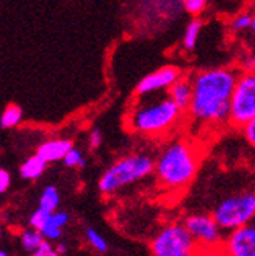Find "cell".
<instances>
[{"mask_svg":"<svg viewBox=\"0 0 255 256\" xmlns=\"http://www.w3.org/2000/svg\"><path fill=\"white\" fill-rule=\"evenodd\" d=\"M207 0H183V6L191 14H199V12L205 8Z\"/></svg>","mask_w":255,"mask_h":256,"instance_id":"obj_25","label":"cell"},{"mask_svg":"<svg viewBox=\"0 0 255 256\" xmlns=\"http://www.w3.org/2000/svg\"><path fill=\"white\" fill-rule=\"evenodd\" d=\"M10 186H11V175L5 169H0V194L7 192Z\"/></svg>","mask_w":255,"mask_h":256,"instance_id":"obj_27","label":"cell"},{"mask_svg":"<svg viewBox=\"0 0 255 256\" xmlns=\"http://www.w3.org/2000/svg\"><path fill=\"white\" fill-rule=\"evenodd\" d=\"M243 126H244V136L247 139V142L253 146L255 144V119L250 120V122H247Z\"/></svg>","mask_w":255,"mask_h":256,"instance_id":"obj_28","label":"cell"},{"mask_svg":"<svg viewBox=\"0 0 255 256\" xmlns=\"http://www.w3.org/2000/svg\"><path fill=\"white\" fill-rule=\"evenodd\" d=\"M255 216V194L253 190H244L239 194L222 198L214 206L211 217L222 232H232L235 228L247 225Z\"/></svg>","mask_w":255,"mask_h":256,"instance_id":"obj_5","label":"cell"},{"mask_svg":"<svg viewBox=\"0 0 255 256\" xmlns=\"http://www.w3.org/2000/svg\"><path fill=\"white\" fill-rule=\"evenodd\" d=\"M19 240H21V246L25 252H29V253H33L38 247H40L43 244V234L38 232V230L35 228H25L19 234Z\"/></svg>","mask_w":255,"mask_h":256,"instance_id":"obj_14","label":"cell"},{"mask_svg":"<svg viewBox=\"0 0 255 256\" xmlns=\"http://www.w3.org/2000/svg\"><path fill=\"white\" fill-rule=\"evenodd\" d=\"M102 142H104L102 132L99 130V128H94V130L89 133V147H91L93 150H96V148H99L102 146Z\"/></svg>","mask_w":255,"mask_h":256,"instance_id":"obj_26","label":"cell"},{"mask_svg":"<svg viewBox=\"0 0 255 256\" xmlns=\"http://www.w3.org/2000/svg\"><path fill=\"white\" fill-rule=\"evenodd\" d=\"M232 28L236 32H243V30H252L255 28V19L250 14H241L233 19L232 22Z\"/></svg>","mask_w":255,"mask_h":256,"instance_id":"obj_20","label":"cell"},{"mask_svg":"<svg viewBox=\"0 0 255 256\" xmlns=\"http://www.w3.org/2000/svg\"><path fill=\"white\" fill-rule=\"evenodd\" d=\"M86 239L89 242V246H91L94 250L100 252V253H105L108 250V242L107 239L102 236L97 230L94 228H88L86 230Z\"/></svg>","mask_w":255,"mask_h":256,"instance_id":"obj_18","label":"cell"},{"mask_svg":"<svg viewBox=\"0 0 255 256\" xmlns=\"http://www.w3.org/2000/svg\"><path fill=\"white\" fill-rule=\"evenodd\" d=\"M33 256H60L55 250V247L52 246V242L50 240H43V244L38 247L33 253Z\"/></svg>","mask_w":255,"mask_h":256,"instance_id":"obj_24","label":"cell"},{"mask_svg":"<svg viewBox=\"0 0 255 256\" xmlns=\"http://www.w3.org/2000/svg\"><path fill=\"white\" fill-rule=\"evenodd\" d=\"M22 120V110L18 105H10L0 118V125L4 128H13Z\"/></svg>","mask_w":255,"mask_h":256,"instance_id":"obj_17","label":"cell"},{"mask_svg":"<svg viewBox=\"0 0 255 256\" xmlns=\"http://www.w3.org/2000/svg\"><path fill=\"white\" fill-rule=\"evenodd\" d=\"M197 248L182 222L166 224L150 242L154 256H193Z\"/></svg>","mask_w":255,"mask_h":256,"instance_id":"obj_6","label":"cell"},{"mask_svg":"<svg viewBox=\"0 0 255 256\" xmlns=\"http://www.w3.org/2000/svg\"><path fill=\"white\" fill-rule=\"evenodd\" d=\"M236 80V74L228 69H211L199 74L191 83L193 96L188 106L191 116L207 124L227 122Z\"/></svg>","mask_w":255,"mask_h":256,"instance_id":"obj_1","label":"cell"},{"mask_svg":"<svg viewBox=\"0 0 255 256\" xmlns=\"http://www.w3.org/2000/svg\"><path fill=\"white\" fill-rule=\"evenodd\" d=\"M191 96H193V88H191V82L185 78H177L169 86V98L177 105V108L183 111L188 110Z\"/></svg>","mask_w":255,"mask_h":256,"instance_id":"obj_12","label":"cell"},{"mask_svg":"<svg viewBox=\"0 0 255 256\" xmlns=\"http://www.w3.org/2000/svg\"><path fill=\"white\" fill-rule=\"evenodd\" d=\"M255 119V76L247 72L235 83L230 96V114L228 120L236 126H243Z\"/></svg>","mask_w":255,"mask_h":256,"instance_id":"obj_7","label":"cell"},{"mask_svg":"<svg viewBox=\"0 0 255 256\" xmlns=\"http://www.w3.org/2000/svg\"><path fill=\"white\" fill-rule=\"evenodd\" d=\"M177 78H180V75H178V70L175 68H171V66L161 68L155 72L146 75L144 78L138 83L136 91L139 96L160 92L163 89H168Z\"/></svg>","mask_w":255,"mask_h":256,"instance_id":"obj_10","label":"cell"},{"mask_svg":"<svg viewBox=\"0 0 255 256\" xmlns=\"http://www.w3.org/2000/svg\"><path fill=\"white\" fill-rule=\"evenodd\" d=\"M0 256H8V253H7L5 250H2V248H0Z\"/></svg>","mask_w":255,"mask_h":256,"instance_id":"obj_31","label":"cell"},{"mask_svg":"<svg viewBox=\"0 0 255 256\" xmlns=\"http://www.w3.org/2000/svg\"><path fill=\"white\" fill-rule=\"evenodd\" d=\"M221 246L227 256H255V226L247 224L232 230Z\"/></svg>","mask_w":255,"mask_h":256,"instance_id":"obj_9","label":"cell"},{"mask_svg":"<svg viewBox=\"0 0 255 256\" xmlns=\"http://www.w3.org/2000/svg\"><path fill=\"white\" fill-rule=\"evenodd\" d=\"M47 222L63 230V228L68 225V222H69V214L66 211H58V210H55V211L50 212Z\"/></svg>","mask_w":255,"mask_h":256,"instance_id":"obj_22","label":"cell"},{"mask_svg":"<svg viewBox=\"0 0 255 256\" xmlns=\"http://www.w3.org/2000/svg\"><path fill=\"white\" fill-rule=\"evenodd\" d=\"M244 68L247 69V72H250L253 69V56H247L244 60Z\"/></svg>","mask_w":255,"mask_h":256,"instance_id":"obj_30","label":"cell"},{"mask_svg":"<svg viewBox=\"0 0 255 256\" xmlns=\"http://www.w3.org/2000/svg\"><path fill=\"white\" fill-rule=\"evenodd\" d=\"M193 256H227L222 246H213V247H199L196 248Z\"/></svg>","mask_w":255,"mask_h":256,"instance_id":"obj_23","label":"cell"},{"mask_svg":"<svg viewBox=\"0 0 255 256\" xmlns=\"http://www.w3.org/2000/svg\"><path fill=\"white\" fill-rule=\"evenodd\" d=\"M182 111L169 96H157L139 102L130 114V126L143 134H161L180 119Z\"/></svg>","mask_w":255,"mask_h":256,"instance_id":"obj_3","label":"cell"},{"mask_svg":"<svg viewBox=\"0 0 255 256\" xmlns=\"http://www.w3.org/2000/svg\"><path fill=\"white\" fill-rule=\"evenodd\" d=\"M200 27H202V22L197 20V19L191 20L186 25V30H185V34H183V46H185L186 50H193L196 47L197 38H199V33H200Z\"/></svg>","mask_w":255,"mask_h":256,"instance_id":"obj_16","label":"cell"},{"mask_svg":"<svg viewBox=\"0 0 255 256\" xmlns=\"http://www.w3.org/2000/svg\"><path fill=\"white\" fill-rule=\"evenodd\" d=\"M55 247V250H57V253L60 254V256H63L66 252H68V246L65 244V242H60V244H57V246H54Z\"/></svg>","mask_w":255,"mask_h":256,"instance_id":"obj_29","label":"cell"},{"mask_svg":"<svg viewBox=\"0 0 255 256\" xmlns=\"http://www.w3.org/2000/svg\"><path fill=\"white\" fill-rule=\"evenodd\" d=\"M46 168H47V162L38 155H33L21 166L19 172H21V176L25 178V180H38V178L44 174Z\"/></svg>","mask_w":255,"mask_h":256,"instance_id":"obj_13","label":"cell"},{"mask_svg":"<svg viewBox=\"0 0 255 256\" xmlns=\"http://www.w3.org/2000/svg\"><path fill=\"white\" fill-rule=\"evenodd\" d=\"M182 224L199 247H213L222 244L224 232L214 222L211 214H189Z\"/></svg>","mask_w":255,"mask_h":256,"instance_id":"obj_8","label":"cell"},{"mask_svg":"<svg viewBox=\"0 0 255 256\" xmlns=\"http://www.w3.org/2000/svg\"><path fill=\"white\" fill-rule=\"evenodd\" d=\"M0 240H2V228H0Z\"/></svg>","mask_w":255,"mask_h":256,"instance_id":"obj_32","label":"cell"},{"mask_svg":"<svg viewBox=\"0 0 255 256\" xmlns=\"http://www.w3.org/2000/svg\"><path fill=\"white\" fill-rule=\"evenodd\" d=\"M49 216H50L49 211H46V210H43V208H38V210L30 216L29 224H30L32 228H35V230H38V232H40V230L43 228V225L47 222Z\"/></svg>","mask_w":255,"mask_h":256,"instance_id":"obj_21","label":"cell"},{"mask_svg":"<svg viewBox=\"0 0 255 256\" xmlns=\"http://www.w3.org/2000/svg\"><path fill=\"white\" fill-rule=\"evenodd\" d=\"M63 161H65V164L68 166V168H77V169L85 168V164H86V160L83 156L82 150L75 148V147H71L68 150V153L65 155V158H63Z\"/></svg>","mask_w":255,"mask_h":256,"instance_id":"obj_19","label":"cell"},{"mask_svg":"<svg viewBox=\"0 0 255 256\" xmlns=\"http://www.w3.org/2000/svg\"><path fill=\"white\" fill-rule=\"evenodd\" d=\"M60 206V192L55 186H46L41 198H40V208L52 212L55 210H58Z\"/></svg>","mask_w":255,"mask_h":256,"instance_id":"obj_15","label":"cell"},{"mask_svg":"<svg viewBox=\"0 0 255 256\" xmlns=\"http://www.w3.org/2000/svg\"><path fill=\"white\" fill-rule=\"evenodd\" d=\"M71 147H74V144L69 139H50L40 146L36 155L41 160H44L47 164L55 162V161H61L65 158V155Z\"/></svg>","mask_w":255,"mask_h":256,"instance_id":"obj_11","label":"cell"},{"mask_svg":"<svg viewBox=\"0 0 255 256\" xmlns=\"http://www.w3.org/2000/svg\"><path fill=\"white\" fill-rule=\"evenodd\" d=\"M199 168V156L186 140H174L166 146L154 161V172L158 183L168 190H180L194 180Z\"/></svg>","mask_w":255,"mask_h":256,"instance_id":"obj_2","label":"cell"},{"mask_svg":"<svg viewBox=\"0 0 255 256\" xmlns=\"http://www.w3.org/2000/svg\"><path fill=\"white\" fill-rule=\"evenodd\" d=\"M154 172V158L146 153H135L118 160L104 172L99 180V190L111 196L125 186H130Z\"/></svg>","mask_w":255,"mask_h":256,"instance_id":"obj_4","label":"cell"}]
</instances>
